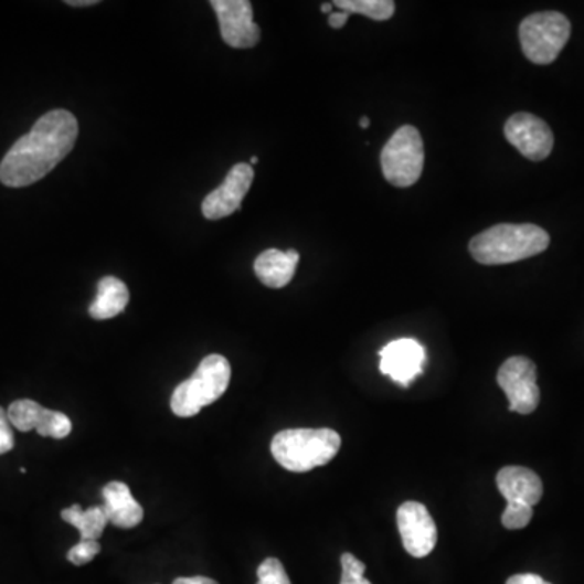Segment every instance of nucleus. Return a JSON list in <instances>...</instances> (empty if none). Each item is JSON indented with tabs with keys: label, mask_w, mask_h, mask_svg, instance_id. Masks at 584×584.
I'll list each match as a JSON object with an SVG mask.
<instances>
[{
	"label": "nucleus",
	"mask_w": 584,
	"mask_h": 584,
	"mask_svg": "<svg viewBox=\"0 0 584 584\" xmlns=\"http://www.w3.org/2000/svg\"><path fill=\"white\" fill-rule=\"evenodd\" d=\"M46 407L41 406L40 403L33 400H17L13 401L7 411L10 424L19 428L20 432L36 431L41 420H43Z\"/></svg>",
	"instance_id": "obj_19"
},
{
	"label": "nucleus",
	"mask_w": 584,
	"mask_h": 584,
	"mask_svg": "<svg viewBox=\"0 0 584 584\" xmlns=\"http://www.w3.org/2000/svg\"><path fill=\"white\" fill-rule=\"evenodd\" d=\"M424 141L420 130L403 126L386 141L380 155L383 176L390 184L406 189L416 184L424 169Z\"/></svg>",
	"instance_id": "obj_6"
},
{
	"label": "nucleus",
	"mask_w": 584,
	"mask_h": 584,
	"mask_svg": "<svg viewBox=\"0 0 584 584\" xmlns=\"http://www.w3.org/2000/svg\"><path fill=\"white\" fill-rule=\"evenodd\" d=\"M172 584H220L206 576H190V578H176Z\"/></svg>",
	"instance_id": "obj_28"
},
{
	"label": "nucleus",
	"mask_w": 584,
	"mask_h": 584,
	"mask_svg": "<svg viewBox=\"0 0 584 584\" xmlns=\"http://www.w3.org/2000/svg\"><path fill=\"white\" fill-rule=\"evenodd\" d=\"M15 447V435H13L12 424H10L7 411L0 406V455L9 453Z\"/></svg>",
	"instance_id": "obj_25"
},
{
	"label": "nucleus",
	"mask_w": 584,
	"mask_h": 584,
	"mask_svg": "<svg viewBox=\"0 0 584 584\" xmlns=\"http://www.w3.org/2000/svg\"><path fill=\"white\" fill-rule=\"evenodd\" d=\"M257 584H291L285 566L278 559H265L257 570Z\"/></svg>",
	"instance_id": "obj_22"
},
{
	"label": "nucleus",
	"mask_w": 584,
	"mask_h": 584,
	"mask_svg": "<svg viewBox=\"0 0 584 584\" xmlns=\"http://www.w3.org/2000/svg\"><path fill=\"white\" fill-rule=\"evenodd\" d=\"M532 520V507L521 502H507L502 524L507 530H523Z\"/></svg>",
	"instance_id": "obj_21"
},
{
	"label": "nucleus",
	"mask_w": 584,
	"mask_h": 584,
	"mask_svg": "<svg viewBox=\"0 0 584 584\" xmlns=\"http://www.w3.org/2000/svg\"><path fill=\"white\" fill-rule=\"evenodd\" d=\"M551 237L535 224H497L469 242V252L480 265H507L542 254Z\"/></svg>",
	"instance_id": "obj_2"
},
{
	"label": "nucleus",
	"mask_w": 584,
	"mask_h": 584,
	"mask_svg": "<svg viewBox=\"0 0 584 584\" xmlns=\"http://www.w3.org/2000/svg\"><path fill=\"white\" fill-rule=\"evenodd\" d=\"M130 300L129 288L126 283L114 276L99 279L98 294L89 306V316L95 320L114 319L126 310Z\"/></svg>",
	"instance_id": "obj_16"
},
{
	"label": "nucleus",
	"mask_w": 584,
	"mask_h": 584,
	"mask_svg": "<svg viewBox=\"0 0 584 584\" xmlns=\"http://www.w3.org/2000/svg\"><path fill=\"white\" fill-rule=\"evenodd\" d=\"M497 382L507 395L510 411L531 414L538 410L541 392L538 386V369L531 359L524 355L507 359L497 373Z\"/></svg>",
	"instance_id": "obj_7"
},
{
	"label": "nucleus",
	"mask_w": 584,
	"mask_h": 584,
	"mask_svg": "<svg viewBox=\"0 0 584 584\" xmlns=\"http://www.w3.org/2000/svg\"><path fill=\"white\" fill-rule=\"evenodd\" d=\"M320 10L323 13H333V3H323Z\"/></svg>",
	"instance_id": "obj_31"
},
{
	"label": "nucleus",
	"mask_w": 584,
	"mask_h": 584,
	"mask_svg": "<svg viewBox=\"0 0 584 584\" xmlns=\"http://www.w3.org/2000/svg\"><path fill=\"white\" fill-rule=\"evenodd\" d=\"M507 140L531 161H542L554 148L551 127L530 113L513 114L505 124Z\"/></svg>",
	"instance_id": "obj_9"
},
{
	"label": "nucleus",
	"mask_w": 584,
	"mask_h": 584,
	"mask_svg": "<svg viewBox=\"0 0 584 584\" xmlns=\"http://www.w3.org/2000/svg\"><path fill=\"white\" fill-rule=\"evenodd\" d=\"M220 22L221 38L227 46L248 50L261 41V26L254 22L252 3L248 0H212Z\"/></svg>",
	"instance_id": "obj_8"
},
{
	"label": "nucleus",
	"mask_w": 584,
	"mask_h": 584,
	"mask_svg": "<svg viewBox=\"0 0 584 584\" xmlns=\"http://www.w3.org/2000/svg\"><path fill=\"white\" fill-rule=\"evenodd\" d=\"M497 487L507 502H521L534 508L541 502L544 486L531 469L523 466H505L497 475Z\"/></svg>",
	"instance_id": "obj_13"
},
{
	"label": "nucleus",
	"mask_w": 584,
	"mask_h": 584,
	"mask_svg": "<svg viewBox=\"0 0 584 584\" xmlns=\"http://www.w3.org/2000/svg\"><path fill=\"white\" fill-rule=\"evenodd\" d=\"M77 137L78 123L74 114L65 109L50 110L3 157L0 182L20 189L41 181L74 150Z\"/></svg>",
	"instance_id": "obj_1"
},
{
	"label": "nucleus",
	"mask_w": 584,
	"mask_h": 584,
	"mask_svg": "<svg viewBox=\"0 0 584 584\" xmlns=\"http://www.w3.org/2000/svg\"><path fill=\"white\" fill-rule=\"evenodd\" d=\"M340 12L361 13L376 22H385L395 13V2L392 0H337L333 3Z\"/></svg>",
	"instance_id": "obj_18"
},
{
	"label": "nucleus",
	"mask_w": 584,
	"mask_h": 584,
	"mask_svg": "<svg viewBox=\"0 0 584 584\" xmlns=\"http://www.w3.org/2000/svg\"><path fill=\"white\" fill-rule=\"evenodd\" d=\"M99 552H102V545L98 541H83L81 539V542L68 551L67 559L74 565L81 566L92 562Z\"/></svg>",
	"instance_id": "obj_24"
},
{
	"label": "nucleus",
	"mask_w": 584,
	"mask_h": 584,
	"mask_svg": "<svg viewBox=\"0 0 584 584\" xmlns=\"http://www.w3.org/2000/svg\"><path fill=\"white\" fill-rule=\"evenodd\" d=\"M341 583L340 584H372L365 580V565L352 554L341 555Z\"/></svg>",
	"instance_id": "obj_23"
},
{
	"label": "nucleus",
	"mask_w": 584,
	"mask_h": 584,
	"mask_svg": "<svg viewBox=\"0 0 584 584\" xmlns=\"http://www.w3.org/2000/svg\"><path fill=\"white\" fill-rule=\"evenodd\" d=\"M424 364V346L411 338L392 341L380 351V372L401 386H410L423 373Z\"/></svg>",
	"instance_id": "obj_12"
},
{
	"label": "nucleus",
	"mask_w": 584,
	"mask_h": 584,
	"mask_svg": "<svg viewBox=\"0 0 584 584\" xmlns=\"http://www.w3.org/2000/svg\"><path fill=\"white\" fill-rule=\"evenodd\" d=\"M341 448V437L331 428H288L273 437L272 455L291 472L312 471L328 465Z\"/></svg>",
	"instance_id": "obj_3"
},
{
	"label": "nucleus",
	"mask_w": 584,
	"mask_h": 584,
	"mask_svg": "<svg viewBox=\"0 0 584 584\" xmlns=\"http://www.w3.org/2000/svg\"><path fill=\"white\" fill-rule=\"evenodd\" d=\"M348 20L349 13L337 10V12L330 13V17H328V25L335 28V30H340V28H343L348 23Z\"/></svg>",
	"instance_id": "obj_27"
},
{
	"label": "nucleus",
	"mask_w": 584,
	"mask_h": 584,
	"mask_svg": "<svg viewBox=\"0 0 584 584\" xmlns=\"http://www.w3.org/2000/svg\"><path fill=\"white\" fill-rule=\"evenodd\" d=\"M359 126H361V129H369V127H371V119H369V117H361Z\"/></svg>",
	"instance_id": "obj_30"
},
{
	"label": "nucleus",
	"mask_w": 584,
	"mask_h": 584,
	"mask_svg": "<svg viewBox=\"0 0 584 584\" xmlns=\"http://www.w3.org/2000/svg\"><path fill=\"white\" fill-rule=\"evenodd\" d=\"M107 520L123 530L138 527L144 521V508L134 499L129 486L119 480L107 484L103 489Z\"/></svg>",
	"instance_id": "obj_14"
},
{
	"label": "nucleus",
	"mask_w": 584,
	"mask_h": 584,
	"mask_svg": "<svg viewBox=\"0 0 584 584\" xmlns=\"http://www.w3.org/2000/svg\"><path fill=\"white\" fill-rule=\"evenodd\" d=\"M572 25L560 12L532 13L521 22L520 43L532 64H552L569 43Z\"/></svg>",
	"instance_id": "obj_5"
},
{
	"label": "nucleus",
	"mask_w": 584,
	"mask_h": 584,
	"mask_svg": "<svg viewBox=\"0 0 584 584\" xmlns=\"http://www.w3.org/2000/svg\"><path fill=\"white\" fill-rule=\"evenodd\" d=\"M231 382V364L224 355H206L197 371L172 393L171 410L176 416L192 417L226 393Z\"/></svg>",
	"instance_id": "obj_4"
},
{
	"label": "nucleus",
	"mask_w": 584,
	"mask_h": 584,
	"mask_svg": "<svg viewBox=\"0 0 584 584\" xmlns=\"http://www.w3.org/2000/svg\"><path fill=\"white\" fill-rule=\"evenodd\" d=\"M36 432L41 437L65 438L72 432V423L64 413L46 410Z\"/></svg>",
	"instance_id": "obj_20"
},
{
	"label": "nucleus",
	"mask_w": 584,
	"mask_h": 584,
	"mask_svg": "<svg viewBox=\"0 0 584 584\" xmlns=\"http://www.w3.org/2000/svg\"><path fill=\"white\" fill-rule=\"evenodd\" d=\"M61 518L77 528L83 541H98L109 523L103 505H96L88 510H82L81 505H72L62 510Z\"/></svg>",
	"instance_id": "obj_17"
},
{
	"label": "nucleus",
	"mask_w": 584,
	"mask_h": 584,
	"mask_svg": "<svg viewBox=\"0 0 584 584\" xmlns=\"http://www.w3.org/2000/svg\"><path fill=\"white\" fill-rule=\"evenodd\" d=\"M254 182V169L247 162H240L227 172L223 184L214 189L202 203L206 220H221L241 210L245 195Z\"/></svg>",
	"instance_id": "obj_11"
},
{
	"label": "nucleus",
	"mask_w": 584,
	"mask_h": 584,
	"mask_svg": "<svg viewBox=\"0 0 584 584\" xmlns=\"http://www.w3.org/2000/svg\"><path fill=\"white\" fill-rule=\"evenodd\" d=\"M257 162H258V158L257 157H252L251 166L252 164H257Z\"/></svg>",
	"instance_id": "obj_32"
},
{
	"label": "nucleus",
	"mask_w": 584,
	"mask_h": 584,
	"mask_svg": "<svg viewBox=\"0 0 584 584\" xmlns=\"http://www.w3.org/2000/svg\"><path fill=\"white\" fill-rule=\"evenodd\" d=\"M507 584H551L545 582L539 575H532V573H524V575H514L508 580Z\"/></svg>",
	"instance_id": "obj_26"
},
{
	"label": "nucleus",
	"mask_w": 584,
	"mask_h": 584,
	"mask_svg": "<svg viewBox=\"0 0 584 584\" xmlns=\"http://www.w3.org/2000/svg\"><path fill=\"white\" fill-rule=\"evenodd\" d=\"M299 258V252L269 248V251L262 252L255 261V275L268 288H285L291 283Z\"/></svg>",
	"instance_id": "obj_15"
},
{
	"label": "nucleus",
	"mask_w": 584,
	"mask_h": 584,
	"mask_svg": "<svg viewBox=\"0 0 584 584\" xmlns=\"http://www.w3.org/2000/svg\"><path fill=\"white\" fill-rule=\"evenodd\" d=\"M67 3L72 7H89L96 6V3H98V0H67Z\"/></svg>",
	"instance_id": "obj_29"
},
{
	"label": "nucleus",
	"mask_w": 584,
	"mask_h": 584,
	"mask_svg": "<svg viewBox=\"0 0 584 584\" xmlns=\"http://www.w3.org/2000/svg\"><path fill=\"white\" fill-rule=\"evenodd\" d=\"M401 541L407 554L424 559L437 544V527L425 505L404 502L396 513Z\"/></svg>",
	"instance_id": "obj_10"
}]
</instances>
